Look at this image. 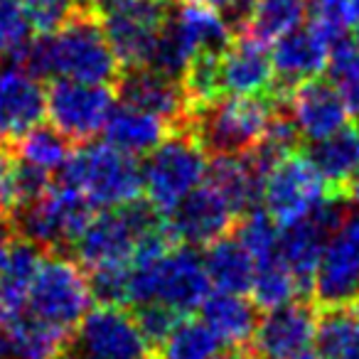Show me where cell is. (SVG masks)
<instances>
[{
    "instance_id": "2e32d148",
    "label": "cell",
    "mask_w": 359,
    "mask_h": 359,
    "mask_svg": "<svg viewBox=\"0 0 359 359\" xmlns=\"http://www.w3.org/2000/svg\"><path fill=\"white\" fill-rule=\"evenodd\" d=\"M288 114L303 140H323L349 123V109L332 79L323 74L298 84L285 96Z\"/></svg>"
},
{
    "instance_id": "bcb514c9",
    "label": "cell",
    "mask_w": 359,
    "mask_h": 359,
    "mask_svg": "<svg viewBox=\"0 0 359 359\" xmlns=\"http://www.w3.org/2000/svg\"><path fill=\"white\" fill-rule=\"evenodd\" d=\"M11 352H8V337H6V330L0 325V359H8Z\"/></svg>"
},
{
    "instance_id": "7a4b0ae2",
    "label": "cell",
    "mask_w": 359,
    "mask_h": 359,
    "mask_svg": "<svg viewBox=\"0 0 359 359\" xmlns=\"http://www.w3.org/2000/svg\"><path fill=\"white\" fill-rule=\"evenodd\" d=\"M212 285L202 256L192 249L168 246L150 259L133 261L128 269V303L163 305L177 315L197 310Z\"/></svg>"
},
{
    "instance_id": "4316f807",
    "label": "cell",
    "mask_w": 359,
    "mask_h": 359,
    "mask_svg": "<svg viewBox=\"0 0 359 359\" xmlns=\"http://www.w3.org/2000/svg\"><path fill=\"white\" fill-rule=\"evenodd\" d=\"M202 264H205V273L215 290H222V293H249L256 264L236 236L231 239V236L224 234L217 241H212V244H207Z\"/></svg>"
},
{
    "instance_id": "681fc988",
    "label": "cell",
    "mask_w": 359,
    "mask_h": 359,
    "mask_svg": "<svg viewBox=\"0 0 359 359\" xmlns=\"http://www.w3.org/2000/svg\"><path fill=\"white\" fill-rule=\"evenodd\" d=\"M352 200H359V187H354V192H352Z\"/></svg>"
},
{
    "instance_id": "9a60e30c",
    "label": "cell",
    "mask_w": 359,
    "mask_h": 359,
    "mask_svg": "<svg viewBox=\"0 0 359 359\" xmlns=\"http://www.w3.org/2000/svg\"><path fill=\"white\" fill-rule=\"evenodd\" d=\"M318 305L288 303L276 310H266L254 332V354L259 359H293L308 349L318 332Z\"/></svg>"
},
{
    "instance_id": "e0dca14e",
    "label": "cell",
    "mask_w": 359,
    "mask_h": 359,
    "mask_svg": "<svg viewBox=\"0 0 359 359\" xmlns=\"http://www.w3.org/2000/svg\"><path fill=\"white\" fill-rule=\"evenodd\" d=\"M45 116L47 91L40 76L18 62L0 67V138H22Z\"/></svg>"
},
{
    "instance_id": "f907efd6",
    "label": "cell",
    "mask_w": 359,
    "mask_h": 359,
    "mask_svg": "<svg viewBox=\"0 0 359 359\" xmlns=\"http://www.w3.org/2000/svg\"><path fill=\"white\" fill-rule=\"evenodd\" d=\"M81 3H96V0H81Z\"/></svg>"
},
{
    "instance_id": "6da1fadb",
    "label": "cell",
    "mask_w": 359,
    "mask_h": 359,
    "mask_svg": "<svg viewBox=\"0 0 359 359\" xmlns=\"http://www.w3.org/2000/svg\"><path fill=\"white\" fill-rule=\"evenodd\" d=\"M13 57L40 79L55 76L109 84L118 74V60L101 30L96 3L81 0L65 25L27 40Z\"/></svg>"
},
{
    "instance_id": "83f0119b",
    "label": "cell",
    "mask_w": 359,
    "mask_h": 359,
    "mask_svg": "<svg viewBox=\"0 0 359 359\" xmlns=\"http://www.w3.org/2000/svg\"><path fill=\"white\" fill-rule=\"evenodd\" d=\"M308 15V0H251L241 20V35L269 45L300 27Z\"/></svg>"
},
{
    "instance_id": "9c48e42d",
    "label": "cell",
    "mask_w": 359,
    "mask_h": 359,
    "mask_svg": "<svg viewBox=\"0 0 359 359\" xmlns=\"http://www.w3.org/2000/svg\"><path fill=\"white\" fill-rule=\"evenodd\" d=\"M91 298V283L79 264L65 256H42L27 293L25 313L69 334L89 313Z\"/></svg>"
},
{
    "instance_id": "f35d334b",
    "label": "cell",
    "mask_w": 359,
    "mask_h": 359,
    "mask_svg": "<svg viewBox=\"0 0 359 359\" xmlns=\"http://www.w3.org/2000/svg\"><path fill=\"white\" fill-rule=\"evenodd\" d=\"M128 269H99L91 271V293L109 305L128 303Z\"/></svg>"
},
{
    "instance_id": "484cf974",
    "label": "cell",
    "mask_w": 359,
    "mask_h": 359,
    "mask_svg": "<svg viewBox=\"0 0 359 359\" xmlns=\"http://www.w3.org/2000/svg\"><path fill=\"white\" fill-rule=\"evenodd\" d=\"M202 308V320L207 327L217 334V339L231 347H241V344L251 342L259 325V315H256V305L244 298V293H217L207 295Z\"/></svg>"
},
{
    "instance_id": "44dd1931",
    "label": "cell",
    "mask_w": 359,
    "mask_h": 359,
    "mask_svg": "<svg viewBox=\"0 0 359 359\" xmlns=\"http://www.w3.org/2000/svg\"><path fill=\"white\" fill-rule=\"evenodd\" d=\"M264 177L266 168L251 153H224L207 163L205 182H210L239 217L259 205Z\"/></svg>"
},
{
    "instance_id": "f1b7e54d",
    "label": "cell",
    "mask_w": 359,
    "mask_h": 359,
    "mask_svg": "<svg viewBox=\"0 0 359 359\" xmlns=\"http://www.w3.org/2000/svg\"><path fill=\"white\" fill-rule=\"evenodd\" d=\"M8 352L15 359H60L67 349V332L22 313L6 327Z\"/></svg>"
},
{
    "instance_id": "ab89813d",
    "label": "cell",
    "mask_w": 359,
    "mask_h": 359,
    "mask_svg": "<svg viewBox=\"0 0 359 359\" xmlns=\"http://www.w3.org/2000/svg\"><path fill=\"white\" fill-rule=\"evenodd\" d=\"M180 315L172 313V310L163 308V305H138V313H135V320H138L140 330H143L145 339H148L150 344H160L163 342V337L170 332V327H172V323L177 320Z\"/></svg>"
},
{
    "instance_id": "3957f363",
    "label": "cell",
    "mask_w": 359,
    "mask_h": 359,
    "mask_svg": "<svg viewBox=\"0 0 359 359\" xmlns=\"http://www.w3.org/2000/svg\"><path fill=\"white\" fill-rule=\"evenodd\" d=\"M62 182L79 192L89 207L116 210L138 202L143 195V168L133 155L111 143H89L69 155Z\"/></svg>"
},
{
    "instance_id": "8fae6325",
    "label": "cell",
    "mask_w": 359,
    "mask_h": 359,
    "mask_svg": "<svg viewBox=\"0 0 359 359\" xmlns=\"http://www.w3.org/2000/svg\"><path fill=\"white\" fill-rule=\"evenodd\" d=\"M65 352L67 359H148L150 342L135 315L121 305L101 303L79 320Z\"/></svg>"
},
{
    "instance_id": "30bf717a",
    "label": "cell",
    "mask_w": 359,
    "mask_h": 359,
    "mask_svg": "<svg viewBox=\"0 0 359 359\" xmlns=\"http://www.w3.org/2000/svg\"><path fill=\"white\" fill-rule=\"evenodd\" d=\"M327 197V182L305 150H290L266 170L261 200L278 226L308 217Z\"/></svg>"
},
{
    "instance_id": "f546056e",
    "label": "cell",
    "mask_w": 359,
    "mask_h": 359,
    "mask_svg": "<svg viewBox=\"0 0 359 359\" xmlns=\"http://www.w3.org/2000/svg\"><path fill=\"white\" fill-rule=\"evenodd\" d=\"M315 342L323 359H359V323L352 310H320Z\"/></svg>"
},
{
    "instance_id": "60d3db41",
    "label": "cell",
    "mask_w": 359,
    "mask_h": 359,
    "mask_svg": "<svg viewBox=\"0 0 359 359\" xmlns=\"http://www.w3.org/2000/svg\"><path fill=\"white\" fill-rule=\"evenodd\" d=\"M15 165L0 155V212L15 207V180H13Z\"/></svg>"
},
{
    "instance_id": "d4e9b609",
    "label": "cell",
    "mask_w": 359,
    "mask_h": 359,
    "mask_svg": "<svg viewBox=\"0 0 359 359\" xmlns=\"http://www.w3.org/2000/svg\"><path fill=\"white\" fill-rule=\"evenodd\" d=\"M40 261V246L30 241H18L8 251L6 264L0 266V325L3 327L27 310V293Z\"/></svg>"
},
{
    "instance_id": "277c9868",
    "label": "cell",
    "mask_w": 359,
    "mask_h": 359,
    "mask_svg": "<svg viewBox=\"0 0 359 359\" xmlns=\"http://www.w3.org/2000/svg\"><path fill=\"white\" fill-rule=\"evenodd\" d=\"M158 226V212L150 205L133 202L116 210H101L99 217H89L76 236V259L89 271L126 269L133 264L145 236Z\"/></svg>"
},
{
    "instance_id": "52a82bcc",
    "label": "cell",
    "mask_w": 359,
    "mask_h": 359,
    "mask_svg": "<svg viewBox=\"0 0 359 359\" xmlns=\"http://www.w3.org/2000/svg\"><path fill=\"white\" fill-rule=\"evenodd\" d=\"M96 15L118 65L150 67L168 22V0H96Z\"/></svg>"
},
{
    "instance_id": "d6a6232c",
    "label": "cell",
    "mask_w": 359,
    "mask_h": 359,
    "mask_svg": "<svg viewBox=\"0 0 359 359\" xmlns=\"http://www.w3.org/2000/svg\"><path fill=\"white\" fill-rule=\"evenodd\" d=\"M219 339L205 320L177 318L160 342L163 359H217Z\"/></svg>"
},
{
    "instance_id": "d590c367",
    "label": "cell",
    "mask_w": 359,
    "mask_h": 359,
    "mask_svg": "<svg viewBox=\"0 0 359 359\" xmlns=\"http://www.w3.org/2000/svg\"><path fill=\"white\" fill-rule=\"evenodd\" d=\"M30 40V22L18 0H0V57H13Z\"/></svg>"
},
{
    "instance_id": "8d00e7d4",
    "label": "cell",
    "mask_w": 359,
    "mask_h": 359,
    "mask_svg": "<svg viewBox=\"0 0 359 359\" xmlns=\"http://www.w3.org/2000/svg\"><path fill=\"white\" fill-rule=\"evenodd\" d=\"M76 3L79 0H25L22 11L30 22V30H35L37 35H47L69 20Z\"/></svg>"
},
{
    "instance_id": "d6986e66",
    "label": "cell",
    "mask_w": 359,
    "mask_h": 359,
    "mask_svg": "<svg viewBox=\"0 0 359 359\" xmlns=\"http://www.w3.org/2000/svg\"><path fill=\"white\" fill-rule=\"evenodd\" d=\"M327 62L330 42L320 37L313 27H305V30L295 27L293 32L276 40L273 55H271L276 76L273 91H278L280 99H285L290 89L323 74L327 69Z\"/></svg>"
},
{
    "instance_id": "b9f144b4",
    "label": "cell",
    "mask_w": 359,
    "mask_h": 359,
    "mask_svg": "<svg viewBox=\"0 0 359 359\" xmlns=\"http://www.w3.org/2000/svg\"><path fill=\"white\" fill-rule=\"evenodd\" d=\"M197 3H205V6L215 8V11H219L224 18H234V20H244L246 11H249V3L251 0H197Z\"/></svg>"
},
{
    "instance_id": "5b68a950",
    "label": "cell",
    "mask_w": 359,
    "mask_h": 359,
    "mask_svg": "<svg viewBox=\"0 0 359 359\" xmlns=\"http://www.w3.org/2000/svg\"><path fill=\"white\" fill-rule=\"evenodd\" d=\"M276 109L278 104L271 96L219 94L200 104V114L195 116V138L215 155L249 153L261 143Z\"/></svg>"
},
{
    "instance_id": "ba28073f",
    "label": "cell",
    "mask_w": 359,
    "mask_h": 359,
    "mask_svg": "<svg viewBox=\"0 0 359 359\" xmlns=\"http://www.w3.org/2000/svg\"><path fill=\"white\" fill-rule=\"evenodd\" d=\"M207 177L205 148L192 135L165 138L143 165V192L155 212L170 215Z\"/></svg>"
},
{
    "instance_id": "cb8c5ba5",
    "label": "cell",
    "mask_w": 359,
    "mask_h": 359,
    "mask_svg": "<svg viewBox=\"0 0 359 359\" xmlns=\"http://www.w3.org/2000/svg\"><path fill=\"white\" fill-rule=\"evenodd\" d=\"M168 121L160 116L123 101L121 106H114L104 126V135L106 143H111L114 148L140 158L168 138Z\"/></svg>"
},
{
    "instance_id": "1f68e13d",
    "label": "cell",
    "mask_w": 359,
    "mask_h": 359,
    "mask_svg": "<svg viewBox=\"0 0 359 359\" xmlns=\"http://www.w3.org/2000/svg\"><path fill=\"white\" fill-rule=\"evenodd\" d=\"M249 290H251V298H254L251 303L261 310H276L280 305L293 303L298 295H303L295 276L278 259V254L256 264Z\"/></svg>"
},
{
    "instance_id": "836d02e7",
    "label": "cell",
    "mask_w": 359,
    "mask_h": 359,
    "mask_svg": "<svg viewBox=\"0 0 359 359\" xmlns=\"http://www.w3.org/2000/svg\"><path fill=\"white\" fill-rule=\"evenodd\" d=\"M327 69L352 118H359V42L347 35L334 40L330 45Z\"/></svg>"
},
{
    "instance_id": "8992f818",
    "label": "cell",
    "mask_w": 359,
    "mask_h": 359,
    "mask_svg": "<svg viewBox=\"0 0 359 359\" xmlns=\"http://www.w3.org/2000/svg\"><path fill=\"white\" fill-rule=\"evenodd\" d=\"M231 40V25L219 11L197 0H187L165 22L150 67L180 79L195 57L222 55Z\"/></svg>"
},
{
    "instance_id": "f6af8a7d",
    "label": "cell",
    "mask_w": 359,
    "mask_h": 359,
    "mask_svg": "<svg viewBox=\"0 0 359 359\" xmlns=\"http://www.w3.org/2000/svg\"><path fill=\"white\" fill-rule=\"evenodd\" d=\"M217 359H259V357H256V354H249L246 349L234 347L231 352H226V354H217Z\"/></svg>"
},
{
    "instance_id": "5bb4252c",
    "label": "cell",
    "mask_w": 359,
    "mask_h": 359,
    "mask_svg": "<svg viewBox=\"0 0 359 359\" xmlns=\"http://www.w3.org/2000/svg\"><path fill=\"white\" fill-rule=\"evenodd\" d=\"M114 106V91L94 81L57 79L47 91V116L69 140H91L104 133Z\"/></svg>"
},
{
    "instance_id": "4fadbf2b",
    "label": "cell",
    "mask_w": 359,
    "mask_h": 359,
    "mask_svg": "<svg viewBox=\"0 0 359 359\" xmlns=\"http://www.w3.org/2000/svg\"><path fill=\"white\" fill-rule=\"evenodd\" d=\"M359 295V210L347 212L327 239L313 280V303L320 310L349 308Z\"/></svg>"
},
{
    "instance_id": "7402d4cb",
    "label": "cell",
    "mask_w": 359,
    "mask_h": 359,
    "mask_svg": "<svg viewBox=\"0 0 359 359\" xmlns=\"http://www.w3.org/2000/svg\"><path fill=\"white\" fill-rule=\"evenodd\" d=\"M121 99L160 116L168 123L182 118L192 109L185 86L155 67H135L130 74H126L121 81Z\"/></svg>"
},
{
    "instance_id": "7dc6e473",
    "label": "cell",
    "mask_w": 359,
    "mask_h": 359,
    "mask_svg": "<svg viewBox=\"0 0 359 359\" xmlns=\"http://www.w3.org/2000/svg\"><path fill=\"white\" fill-rule=\"evenodd\" d=\"M293 359H323V357H320V352H310V349H303V352L295 354Z\"/></svg>"
},
{
    "instance_id": "603a6c76",
    "label": "cell",
    "mask_w": 359,
    "mask_h": 359,
    "mask_svg": "<svg viewBox=\"0 0 359 359\" xmlns=\"http://www.w3.org/2000/svg\"><path fill=\"white\" fill-rule=\"evenodd\" d=\"M310 158L318 165L320 175L327 182L330 195L352 200V187L357 180L359 168V128L344 126L337 133L327 135L323 140H315Z\"/></svg>"
},
{
    "instance_id": "7bdbcfd3",
    "label": "cell",
    "mask_w": 359,
    "mask_h": 359,
    "mask_svg": "<svg viewBox=\"0 0 359 359\" xmlns=\"http://www.w3.org/2000/svg\"><path fill=\"white\" fill-rule=\"evenodd\" d=\"M11 246H13L11 226H8L6 222L0 219V266L6 264V259H8V251H11Z\"/></svg>"
},
{
    "instance_id": "7c38bea8",
    "label": "cell",
    "mask_w": 359,
    "mask_h": 359,
    "mask_svg": "<svg viewBox=\"0 0 359 359\" xmlns=\"http://www.w3.org/2000/svg\"><path fill=\"white\" fill-rule=\"evenodd\" d=\"M86 200L79 192L72 190L67 182L47 185L42 195L20 205L18 215V229L25 241L40 246V249H60V246L74 244L76 236L89 222Z\"/></svg>"
},
{
    "instance_id": "ffe728a7",
    "label": "cell",
    "mask_w": 359,
    "mask_h": 359,
    "mask_svg": "<svg viewBox=\"0 0 359 359\" xmlns=\"http://www.w3.org/2000/svg\"><path fill=\"white\" fill-rule=\"evenodd\" d=\"M219 84L224 94L271 96L276 86L273 65L266 45L239 35L219 55Z\"/></svg>"
},
{
    "instance_id": "74e56055",
    "label": "cell",
    "mask_w": 359,
    "mask_h": 359,
    "mask_svg": "<svg viewBox=\"0 0 359 359\" xmlns=\"http://www.w3.org/2000/svg\"><path fill=\"white\" fill-rule=\"evenodd\" d=\"M310 25L320 37L332 45L334 40L344 37L347 15H344V0H308Z\"/></svg>"
},
{
    "instance_id": "ac0fdd59",
    "label": "cell",
    "mask_w": 359,
    "mask_h": 359,
    "mask_svg": "<svg viewBox=\"0 0 359 359\" xmlns=\"http://www.w3.org/2000/svg\"><path fill=\"white\" fill-rule=\"evenodd\" d=\"M170 234L192 246H207L229 231L236 215L210 182H202L170 212Z\"/></svg>"
},
{
    "instance_id": "816d5d0a",
    "label": "cell",
    "mask_w": 359,
    "mask_h": 359,
    "mask_svg": "<svg viewBox=\"0 0 359 359\" xmlns=\"http://www.w3.org/2000/svg\"><path fill=\"white\" fill-rule=\"evenodd\" d=\"M354 40H357V42H359V30H357V37H354Z\"/></svg>"
},
{
    "instance_id": "c3c4849f",
    "label": "cell",
    "mask_w": 359,
    "mask_h": 359,
    "mask_svg": "<svg viewBox=\"0 0 359 359\" xmlns=\"http://www.w3.org/2000/svg\"><path fill=\"white\" fill-rule=\"evenodd\" d=\"M349 310H352V315H354V318H357V323H359V295H357V298H354V303L349 305Z\"/></svg>"
},
{
    "instance_id": "4dcf8cb0",
    "label": "cell",
    "mask_w": 359,
    "mask_h": 359,
    "mask_svg": "<svg viewBox=\"0 0 359 359\" xmlns=\"http://www.w3.org/2000/svg\"><path fill=\"white\" fill-rule=\"evenodd\" d=\"M72 155L69 138L52 126H35L22 138H18V158L27 168H35L45 175L62 172Z\"/></svg>"
},
{
    "instance_id": "ee69618b",
    "label": "cell",
    "mask_w": 359,
    "mask_h": 359,
    "mask_svg": "<svg viewBox=\"0 0 359 359\" xmlns=\"http://www.w3.org/2000/svg\"><path fill=\"white\" fill-rule=\"evenodd\" d=\"M344 15H347V27L359 30V0H344Z\"/></svg>"
},
{
    "instance_id": "e575fe53",
    "label": "cell",
    "mask_w": 359,
    "mask_h": 359,
    "mask_svg": "<svg viewBox=\"0 0 359 359\" xmlns=\"http://www.w3.org/2000/svg\"><path fill=\"white\" fill-rule=\"evenodd\" d=\"M276 226L278 224L271 219L266 210H256L254 207V210H249L244 215V219H241V224H239V231H236V239L249 251L254 264L278 254V229H276Z\"/></svg>"
}]
</instances>
